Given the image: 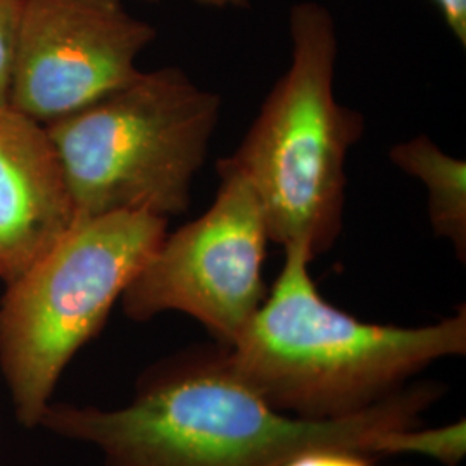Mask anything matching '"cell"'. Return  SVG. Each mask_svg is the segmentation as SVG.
I'll return each instance as SVG.
<instances>
[{"label": "cell", "instance_id": "1", "mask_svg": "<svg viewBox=\"0 0 466 466\" xmlns=\"http://www.w3.org/2000/svg\"><path fill=\"white\" fill-rule=\"evenodd\" d=\"M432 398L415 389L350 417H292L240 380L219 346L157 363L117 410L52 400L38 429L94 446L102 466H279L318 448L373 456L383 433L415 427Z\"/></svg>", "mask_w": 466, "mask_h": 466}, {"label": "cell", "instance_id": "2", "mask_svg": "<svg viewBox=\"0 0 466 466\" xmlns=\"http://www.w3.org/2000/svg\"><path fill=\"white\" fill-rule=\"evenodd\" d=\"M311 259L304 244L285 246L269 296L227 348L233 371L271 408L309 420L350 417L421 368L465 354V309L418 329L360 321L319 296Z\"/></svg>", "mask_w": 466, "mask_h": 466}, {"label": "cell", "instance_id": "3", "mask_svg": "<svg viewBox=\"0 0 466 466\" xmlns=\"http://www.w3.org/2000/svg\"><path fill=\"white\" fill-rule=\"evenodd\" d=\"M290 65L225 167L261 206L269 242L323 254L342 230L346 161L365 134L361 113L333 92L339 40L332 13L313 0L292 5Z\"/></svg>", "mask_w": 466, "mask_h": 466}, {"label": "cell", "instance_id": "4", "mask_svg": "<svg viewBox=\"0 0 466 466\" xmlns=\"http://www.w3.org/2000/svg\"><path fill=\"white\" fill-rule=\"evenodd\" d=\"M219 96L175 66L140 71L84 109L46 125L76 221L113 213L173 218L217 130Z\"/></svg>", "mask_w": 466, "mask_h": 466}, {"label": "cell", "instance_id": "5", "mask_svg": "<svg viewBox=\"0 0 466 466\" xmlns=\"http://www.w3.org/2000/svg\"><path fill=\"white\" fill-rule=\"evenodd\" d=\"M167 227L149 213L78 219L5 285L0 373L25 429H38L61 375L102 330Z\"/></svg>", "mask_w": 466, "mask_h": 466}, {"label": "cell", "instance_id": "6", "mask_svg": "<svg viewBox=\"0 0 466 466\" xmlns=\"http://www.w3.org/2000/svg\"><path fill=\"white\" fill-rule=\"evenodd\" d=\"M218 175L213 206L163 237L121 306L135 321L180 311L232 348L267 298L261 269L269 237L249 182L223 163Z\"/></svg>", "mask_w": 466, "mask_h": 466}, {"label": "cell", "instance_id": "7", "mask_svg": "<svg viewBox=\"0 0 466 466\" xmlns=\"http://www.w3.org/2000/svg\"><path fill=\"white\" fill-rule=\"evenodd\" d=\"M156 38L123 0H23L7 106L42 125L128 84Z\"/></svg>", "mask_w": 466, "mask_h": 466}, {"label": "cell", "instance_id": "8", "mask_svg": "<svg viewBox=\"0 0 466 466\" xmlns=\"http://www.w3.org/2000/svg\"><path fill=\"white\" fill-rule=\"evenodd\" d=\"M75 223L46 125L0 106V282H13Z\"/></svg>", "mask_w": 466, "mask_h": 466}, {"label": "cell", "instance_id": "9", "mask_svg": "<svg viewBox=\"0 0 466 466\" xmlns=\"http://www.w3.org/2000/svg\"><path fill=\"white\" fill-rule=\"evenodd\" d=\"M390 161L425 185L433 232L448 238L458 256L466 250V165L439 149L425 135L390 149Z\"/></svg>", "mask_w": 466, "mask_h": 466}, {"label": "cell", "instance_id": "10", "mask_svg": "<svg viewBox=\"0 0 466 466\" xmlns=\"http://www.w3.org/2000/svg\"><path fill=\"white\" fill-rule=\"evenodd\" d=\"M465 421H458L439 429L418 431L415 427L383 433L375 454L413 452L433 458L448 466H456L465 456Z\"/></svg>", "mask_w": 466, "mask_h": 466}, {"label": "cell", "instance_id": "11", "mask_svg": "<svg viewBox=\"0 0 466 466\" xmlns=\"http://www.w3.org/2000/svg\"><path fill=\"white\" fill-rule=\"evenodd\" d=\"M23 0H0V106H7Z\"/></svg>", "mask_w": 466, "mask_h": 466}, {"label": "cell", "instance_id": "12", "mask_svg": "<svg viewBox=\"0 0 466 466\" xmlns=\"http://www.w3.org/2000/svg\"><path fill=\"white\" fill-rule=\"evenodd\" d=\"M279 466H373L368 454L342 448H318L304 451Z\"/></svg>", "mask_w": 466, "mask_h": 466}, {"label": "cell", "instance_id": "13", "mask_svg": "<svg viewBox=\"0 0 466 466\" xmlns=\"http://www.w3.org/2000/svg\"><path fill=\"white\" fill-rule=\"evenodd\" d=\"M208 7H246L248 0H198ZM454 36L466 44V0H433Z\"/></svg>", "mask_w": 466, "mask_h": 466}, {"label": "cell", "instance_id": "14", "mask_svg": "<svg viewBox=\"0 0 466 466\" xmlns=\"http://www.w3.org/2000/svg\"><path fill=\"white\" fill-rule=\"evenodd\" d=\"M144 2H159V0H144Z\"/></svg>", "mask_w": 466, "mask_h": 466}]
</instances>
